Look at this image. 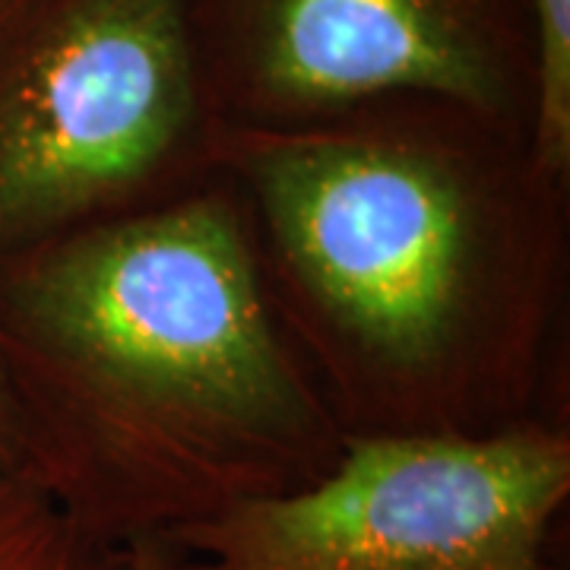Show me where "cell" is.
<instances>
[{
  "label": "cell",
  "mask_w": 570,
  "mask_h": 570,
  "mask_svg": "<svg viewBox=\"0 0 570 570\" xmlns=\"http://www.w3.org/2000/svg\"><path fill=\"white\" fill-rule=\"evenodd\" d=\"M269 317L346 438L558 419L568 175L530 130L444 96L219 127Z\"/></svg>",
  "instance_id": "cell-1"
},
{
  "label": "cell",
  "mask_w": 570,
  "mask_h": 570,
  "mask_svg": "<svg viewBox=\"0 0 570 570\" xmlns=\"http://www.w3.org/2000/svg\"><path fill=\"white\" fill-rule=\"evenodd\" d=\"M0 390L13 472L111 554L307 489L346 448L219 178L0 264Z\"/></svg>",
  "instance_id": "cell-2"
},
{
  "label": "cell",
  "mask_w": 570,
  "mask_h": 570,
  "mask_svg": "<svg viewBox=\"0 0 570 570\" xmlns=\"http://www.w3.org/2000/svg\"><path fill=\"white\" fill-rule=\"evenodd\" d=\"M190 0H0V264L216 178Z\"/></svg>",
  "instance_id": "cell-3"
},
{
  "label": "cell",
  "mask_w": 570,
  "mask_h": 570,
  "mask_svg": "<svg viewBox=\"0 0 570 570\" xmlns=\"http://www.w3.org/2000/svg\"><path fill=\"white\" fill-rule=\"evenodd\" d=\"M570 498L568 422L346 438L314 485L175 532L171 570H549Z\"/></svg>",
  "instance_id": "cell-4"
},
{
  "label": "cell",
  "mask_w": 570,
  "mask_h": 570,
  "mask_svg": "<svg viewBox=\"0 0 570 570\" xmlns=\"http://www.w3.org/2000/svg\"><path fill=\"white\" fill-rule=\"evenodd\" d=\"M219 127H292L384 96H444L530 130L527 0H190Z\"/></svg>",
  "instance_id": "cell-5"
},
{
  "label": "cell",
  "mask_w": 570,
  "mask_h": 570,
  "mask_svg": "<svg viewBox=\"0 0 570 570\" xmlns=\"http://www.w3.org/2000/svg\"><path fill=\"white\" fill-rule=\"evenodd\" d=\"M0 570H121V554L82 542L26 479L0 472Z\"/></svg>",
  "instance_id": "cell-6"
},
{
  "label": "cell",
  "mask_w": 570,
  "mask_h": 570,
  "mask_svg": "<svg viewBox=\"0 0 570 570\" xmlns=\"http://www.w3.org/2000/svg\"><path fill=\"white\" fill-rule=\"evenodd\" d=\"M535 26L539 96L532 142L542 163L570 178V0H527Z\"/></svg>",
  "instance_id": "cell-7"
},
{
  "label": "cell",
  "mask_w": 570,
  "mask_h": 570,
  "mask_svg": "<svg viewBox=\"0 0 570 570\" xmlns=\"http://www.w3.org/2000/svg\"><path fill=\"white\" fill-rule=\"evenodd\" d=\"M121 570H171V551L163 542H140L121 551Z\"/></svg>",
  "instance_id": "cell-8"
},
{
  "label": "cell",
  "mask_w": 570,
  "mask_h": 570,
  "mask_svg": "<svg viewBox=\"0 0 570 570\" xmlns=\"http://www.w3.org/2000/svg\"><path fill=\"white\" fill-rule=\"evenodd\" d=\"M0 472H13V431H10V412L0 390Z\"/></svg>",
  "instance_id": "cell-9"
}]
</instances>
